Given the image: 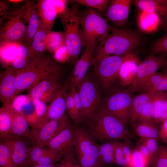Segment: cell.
<instances>
[{
  "instance_id": "cell-54",
  "label": "cell",
  "mask_w": 167,
  "mask_h": 167,
  "mask_svg": "<svg viewBox=\"0 0 167 167\" xmlns=\"http://www.w3.org/2000/svg\"><path fill=\"white\" fill-rule=\"evenodd\" d=\"M8 1H0V24H2L6 17L9 11L8 9Z\"/></svg>"
},
{
  "instance_id": "cell-2",
  "label": "cell",
  "mask_w": 167,
  "mask_h": 167,
  "mask_svg": "<svg viewBox=\"0 0 167 167\" xmlns=\"http://www.w3.org/2000/svg\"><path fill=\"white\" fill-rule=\"evenodd\" d=\"M143 39L133 30L112 27L111 32L95 49L94 64L103 58L112 55H122L140 46Z\"/></svg>"
},
{
  "instance_id": "cell-41",
  "label": "cell",
  "mask_w": 167,
  "mask_h": 167,
  "mask_svg": "<svg viewBox=\"0 0 167 167\" xmlns=\"http://www.w3.org/2000/svg\"><path fill=\"white\" fill-rule=\"evenodd\" d=\"M167 54V32L155 41L152 45L151 54Z\"/></svg>"
},
{
  "instance_id": "cell-60",
  "label": "cell",
  "mask_w": 167,
  "mask_h": 167,
  "mask_svg": "<svg viewBox=\"0 0 167 167\" xmlns=\"http://www.w3.org/2000/svg\"><path fill=\"white\" fill-rule=\"evenodd\" d=\"M163 66L165 67L166 70H167V58L166 59V62Z\"/></svg>"
},
{
  "instance_id": "cell-15",
  "label": "cell",
  "mask_w": 167,
  "mask_h": 167,
  "mask_svg": "<svg viewBox=\"0 0 167 167\" xmlns=\"http://www.w3.org/2000/svg\"><path fill=\"white\" fill-rule=\"evenodd\" d=\"M74 128L70 124L50 141L47 146L49 150L64 157L74 152Z\"/></svg>"
},
{
  "instance_id": "cell-58",
  "label": "cell",
  "mask_w": 167,
  "mask_h": 167,
  "mask_svg": "<svg viewBox=\"0 0 167 167\" xmlns=\"http://www.w3.org/2000/svg\"><path fill=\"white\" fill-rule=\"evenodd\" d=\"M56 164V163H53L48 165L34 164L29 167H54Z\"/></svg>"
},
{
  "instance_id": "cell-29",
  "label": "cell",
  "mask_w": 167,
  "mask_h": 167,
  "mask_svg": "<svg viewBox=\"0 0 167 167\" xmlns=\"http://www.w3.org/2000/svg\"><path fill=\"white\" fill-rule=\"evenodd\" d=\"M157 124L152 122L137 121L132 125L136 134L141 139L152 138L157 139L160 129Z\"/></svg>"
},
{
  "instance_id": "cell-7",
  "label": "cell",
  "mask_w": 167,
  "mask_h": 167,
  "mask_svg": "<svg viewBox=\"0 0 167 167\" xmlns=\"http://www.w3.org/2000/svg\"><path fill=\"white\" fill-rule=\"evenodd\" d=\"M27 4L9 11L0 25V42H18L25 39Z\"/></svg>"
},
{
  "instance_id": "cell-6",
  "label": "cell",
  "mask_w": 167,
  "mask_h": 167,
  "mask_svg": "<svg viewBox=\"0 0 167 167\" xmlns=\"http://www.w3.org/2000/svg\"><path fill=\"white\" fill-rule=\"evenodd\" d=\"M74 152L81 167H104L98 155V146L84 128H74Z\"/></svg>"
},
{
  "instance_id": "cell-10",
  "label": "cell",
  "mask_w": 167,
  "mask_h": 167,
  "mask_svg": "<svg viewBox=\"0 0 167 167\" xmlns=\"http://www.w3.org/2000/svg\"><path fill=\"white\" fill-rule=\"evenodd\" d=\"M127 54L107 56L95 64L96 75L103 88H108L113 84L118 77L121 66Z\"/></svg>"
},
{
  "instance_id": "cell-23",
  "label": "cell",
  "mask_w": 167,
  "mask_h": 167,
  "mask_svg": "<svg viewBox=\"0 0 167 167\" xmlns=\"http://www.w3.org/2000/svg\"><path fill=\"white\" fill-rule=\"evenodd\" d=\"M12 116V124L9 134L22 138H31V133L29 130L28 123L22 112L16 111L8 104Z\"/></svg>"
},
{
  "instance_id": "cell-8",
  "label": "cell",
  "mask_w": 167,
  "mask_h": 167,
  "mask_svg": "<svg viewBox=\"0 0 167 167\" xmlns=\"http://www.w3.org/2000/svg\"><path fill=\"white\" fill-rule=\"evenodd\" d=\"M82 106L81 122L88 124L102 105L96 84L86 75L76 87Z\"/></svg>"
},
{
  "instance_id": "cell-48",
  "label": "cell",
  "mask_w": 167,
  "mask_h": 167,
  "mask_svg": "<svg viewBox=\"0 0 167 167\" xmlns=\"http://www.w3.org/2000/svg\"><path fill=\"white\" fill-rule=\"evenodd\" d=\"M151 99L142 109L137 121L152 122Z\"/></svg>"
},
{
  "instance_id": "cell-37",
  "label": "cell",
  "mask_w": 167,
  "mask_h": 167,
  "mask_svg": "<svg viewBox=\"0 0 167 167\" xmlns=\"http://www.w3.org/2000/svg\"><path fill=\"white\" fill-rule=\"evenodd\" d=\"M49 148L44 147L33 146L29 148L28 152L27 167L36 163L49 151Z\"/></svg>"
},
{
  "instance_id": "cell-45",
  "label": "cell",
  "mask_w": 167,
  "mask_h": 167,
  "mask_svg": "<svg viewBox=\"0 0 167 167\" xmlns=\"http://www.w3.org/2000/svg\"><path fill=\"white\" fill-rule=\"evenodd\" d=\"M70 89L72 90L74 97L75 115L78 125L81 122L82 105L76 88H73Z\"/></svg>"
},
{
  "instance_id": "cell-24",
  "label": "cell",
  "mask_w": 167,
  "mask_h": 167,
  "mask_svg": "<svg viewBox=\"0 0 167 167\" xmlns=\"http://www.w3.org/2000/svg\"><path fill=\"white\" fill-rule=\"evenodd\" d=\"M132 2L141 11L157 13L167 24V0H136Z\"/></svg>"
},
{
  "instance_id": "cell-22",
  "label": "cell",
  "mask_w": 167,
  "mask_h": 167,
  "mask_svg": "<svg viewBox=\"0 0 167 167\" xmlns=\"http://www.w3.org/2000/svg\"><path fill=\"white\" fill-rule=\"evenodd\" d=\"M27 12L26 30L25 39L30 45L34 35L38 29L40 24V19L37 6L33 1H26Z\"/></svg>"
},
{
  "instance_id": "cell-32",
  "label": "cell",
  "mask_w": 167,
  "mask_h": 167,
  "mask_svg": "<svg viewBox=\"0 0 167 167\" xmlns=\"http://www.w3.org/2000/svg\"><path fill=\"white\" fill-rule=\"evenodd\" d=\"M115 141H108L98 146V155L104 166L107 165L115 164L114 155Z\"/></svg>"
},
{
  "instance_id": "cell-59",
  "label": "cell",
  "mask_w": 167,
  "mask_h": 167,
  "mask_svg": "<svg viewBox=\"0 0 167 167\" xmlns=\"http://www.w3.org/2000/svg\"><path fill=\"white\" fill-rule=\"evenodd\" d=\"M23 1V0H8V2H9L15 3H18L20 2Z\"/></svg>"
},
{
  "instance_id": "cell-34",
  "label": "cell",
  "mask_w": 167,
  "mask_h": 167,
  "mask_svg": "<svg viewBox=\"0 0 167 167\" xmlns=\"http://www.w3.org/2000/svg\"><path fill=\"white\" fill-rule=\"evenodd\" d=\"M34 107L33 112L26 117L28 124L32 128L37 122L45 114L47 106L41 101L37 99H31Z\"/></svg>"
},
{
  "instance_id": "cell-49",
  "label": "cell",
  "mask_w": 167,
  "mask_h": 167,
  "mask_svg": "<svg viewBox=\"0 0 167 167\" xmlns=\"http://www.w3.org/2000/svg\"><path fill=\"white\" fill-rule=\"evenodd\" d=\"M147 92L152 95L157 92H167V70L163 72L162 78L159 82Z\"/></svg>"
},
{
  "instance_id": "cell-11",
  "label": "cell",
  "mask_w": 167,
  "mask_h": 167,
  "mask_svg": "<svg viewBox=\"0 0 167 167\" xmlns=\"http://www.w3.org/2000/svg\"><path fill=\"white\" fill-rule=\"evenodd\" d=\"M166 54L158 56L150 54L139 63L135 80L131 85V93L142 92L143 87L148 79L157 70L163 66L166 60Z\"/></svg>"
},
{
  "instance_id": "cell-57",
  "label": "cell",
  "mask_w": 167,
  "mask_h": 167,
  "mask_svg": "<svg viewBox=\"0 0 167 167\" xmlns=\"http://www.w3.org/2000/svg\"><path fill=\"white\" fill-rule=\"evenodd\" d=\"M54 1L55 6L58 14L66 9L65 6L66 1L54 0Z\"/></svg>"
},
{
  "instance_id": "cell-35",
  "label": "cell",
  "mask_w": 167,
  "mask_h": 167,
  "mask_svg": "<svg viewBox=\"0 0 167 167\" xmlns=\"http://www.w3.org/2000/svg\"><path fill=\"white\" fill-rule=\"evenodd\" d=\"M12 124V116L8 104H4L0 109V134H9Z\"/></svg>"
},
{
  "instance_id": "cell-5",
  "label": "cell",
  "mask_w": 167,
  "mask_h": 167,
  "mask_svg": "<svg viewBox=\"0 0 167 167\" xmlns=\"http://www.w3.org/2000/svg\"><path fill=\"white\" fill-rule=\"evenodd\" d=\"M81 15L76 5L66 8L58 14L64 30L65 44L69 51L70 60L75 64L79 59L82 47Z\"/></svg>"
},
{
  "instance_id": "cell-19",
  "label": "cell",
  "mask_w": 167,
  "mask_h": 167,
  "mask_svg": "<svg viewBox=\"0 0 167 167\" xmlns=\"http://www.w3.org/2000/svg\"><path fill=\"white\" fill-rule=\"evenodd\" d=\"M17 72L11 67L0 73V99L3 105L11 103L16 95Z\"/></svg>"
},
{
  "instance_id": "cell-52",
  "label": "cell",
  "mask_w": 167,
  "mask_h": 167,
  "mask_svg": "<svg viewBox=\"0 0 167 167\" xmlns=\"http://www.w3.org/2000/svg\"><path fill=\"white\" fill-rule=\"evenodd\" d=\"M163 73L156 72L153 74L148 79L145 84L143 89L142 92L148 91L151 88L156 86L161 79Z\"/></svg>"
},
{
  "instance_id": "cell-27",
  "label": "cell",
  "mask_w": 167,
  "mask_h": 167,
  "mask_svg": "<svg viewBox=\"0 0 167 167\" xmlns=\"http://www.w3.org/2000/svg\"><path fill=\"white\" fill-rule=\"evenodd\" d=\"M161 22L160 15L156 12L141 11L138 17V23L140 30L145 32L156 30Z\"/></svg>"
},
{
  "instance_id": "cell-62",
  "label": "cell",
  "mask_w": 167,
  "mask_h": 167,
  "mask_svg": "<svg viewBox=\"0 0 167 167\" xmlns=\"http://www.w3.org/2000/svg\"><path fill=\"white\" fill-rule=\"evenodd\" d=\"M145 167H151V166H146Z\"/></svg>"
},
{
  "instance_id": "cell-28",
  "label": "cell",
  "mask_w": 167,
  "mask_h": 167,
  "mask_svg": "<svg viewBox=\"0 0 167 167\" xmlns=\"http://www.w3.org/2000/svg\"><path fill=\"white\" fill-rule=\"evenodd\" d=\"M167 99V92H157L154 93L151 98L152 122L161 123L165 105Z\"/></svg>"
},
{
  "instance_id": "cell-42",
  "label": "cell",
  "mask_w": 167,
  "mask_h": 167,
  "mask_svg": "<svg viewBox=\"0 0 167 167\" xmlns=\"http://www.w3.org/2000/svg\"><path fill=\"white\" fill-rule=\"evenodd\" d=\"M122 142L115 141L114 155L115 164L122 167H127V163L122 147Z\"/></svg>"
},
{
  "instance_id": "cell-43",
  "label": "cell",
  "mask_w": 167,
  "mask_h": 167,
  "mask_svg": "<svg viewBox=\"0 0 167 167\" xmlns=\"http://www.w3.org/2000/svg\"><path fill=\"white\" fill-rule=\"evenodd\" d=\"M66 110L70 118L75 125H77L75 115L74 97L71 89L67 94L66 99Z\"/></svg>"
},
{
  "instance_id": "cell-47",
  "label": "cell",
  "mask_w": 167,
  "mask_h": 167,
  "mask_svg": "<svg viewBox=\"0 0 167 167\" xmlns=\"http://www.w3.org/2000/svg\"><path fill=\"white\" fill-rule=\"evenodd\" d=\"M29 98V96L21 95L16 96L11 103V106L16 111L22 112L24 106Z\"/></svg>"
},
{
  "instance_id": "cell-9",
  "label": "cell",
  "mask_w": 167,
  "mask_h": 167,
  "mask_svg": "<svg viewBox=\"0 0 167 167\" xmlns=\"http://www.w3.org/2000/svg\"><path fill=\"white\" fill-rule=\"evenodd\" d=\"M130 91L120 89L110 94L102 104L110 113L126 125L130 121V109L132 97Z\"/></svg>"
},
{
  "instance_id": "cell-30",
  "label": "cell",
  "mask_w": 167,
  "mask_h": 167,
  "mask_svg": "<svg viewBox=\"0 0 167 167\" xmlns=\"http://www.w3.org/2000/svg\"><path fill=\"white\" fill-rule=\"evenodd\" d=\"M41 24L34 36L30 45V51L33 58L44 53L45 50V40L49 32Z\"/></svg>"
},
{
  "instance_id": "cell-12",
  "label": "cell",
  "mask_w": 167,
  "mask_h": 167,
  "mask_svg": "<svg viewBox=\"0 0 167 167\" xmlns=\"http://www.w3.org/2000/svg\"><path fill=\"white\" fill-rule=\"evenodd\" d=\"M70 89L68 81L61 86L47 106L45 114L37 122L32 129L39 128L50 121L60 120L64 116L66 110V95Z\"/></svg>"
},
{
  "instance_id": "cell-38",
  "label": "cell",
  "mask_w": 167,
  "mask_h": 167,
  "mask_svg": "<svg viewBox=\"0 0 167 167\" xmlns=\"http://www.w3.org/2000/svg\"><path fill=\"white\" fill-rule=\"evenodd\" d=\"M108 0H75L73 1L87 7L96 9L100 13L105 14L109 2Z\"/></svg>"
},
{
  "instance_id": "cell-20",
  "label": "cell",
  "mask_w": 167,
  "mask_h": 167,
  "mask_svg": "<svg viewBox=\"0 0 167 167\" xmlns=\"http://www.w3.org/2000/svg\"><path fill=\"white\" fill-rule=\"evenodd\" d=\"M140 62L139 58L135 54L129 53L127 54L121 66L118 76L122 85L132 84Z\"/></svg>"
},
{
  "instance_id": "cell-1",
  "label": "cell",
  "mask_w": 167,
  "mask_h": 167,
  "mask_svg": "<svg viewBox=\"0 0 167 167\" xmlns=\"http://www.w3.org/2000/svg\"><path fill=\"white\" fill-rule=\"evenodd\" d=\"M62 71L61 66L53 58L44 53L34 58L26 67L17 72L16 96L42 80H59Z\"/></svg>"
},
{
  "instance_id": "cell-44",
  "label": "cell",
  "mask_w": 167,
  "mask_h": 167,
  "mask_svg": "<svg viewBox=\"0 0 167 167\" xmlns=\"http://www.w3.org/2000/svg\"><path fill=\"white\" fill-rule=\"evenodd\" d=\"M63 157H64L62 156L49 149L47 153L34 164L48 165L56 163L57 162L60 161Z\"/></svg>"
},
{
  "instance_id": "cell-63",
  "label": "cell",
  "mask_w": 167,
  "mask_h": 167,
  "mask_svg": "<svg viewBox=\"0 0 167 167\" xmlns=\"http://www.w3.org/2000/svg\"></svg>"
},
{
  "instance_id": "cell-13",
  "label": "cell",
  "mask_w": 167,
  "mask_h": 167,
  "mask_svg": "<svg viewBox=\"0 0 167 167\" xmlns=\"http://www.w3.org/2000/svg\"><path fill=\"white\" fill-rule=\"evenodd\" d=\"M70 124L65 114L60 120L49 121L39 128L33 129L31 142L33 146H47L54 136Z\"/></svg>"
},
{
  "instance_id": "cell-26",
  "label": "cell",
  "mask_w": 167,
  "mask_h": 167,
  "mask_svg": "<svg viewBox=\"0 0 167 167\" xmlns=\"http://www.w3.org/2000/svg\"><path fill=\"white\" fill-rule=\"evenodd\" d=\"M152 96V95L146 92L132 97L130 109V120L131 125L137 121L141 111Z\"/></svg>"
},
{
  "instance_id": "cell-18",
  "label": "cell",
  "mask_w": 167,
  "mask_h": 167,
  "mask_svg": "<svg viewBox=\"0 0 167 167\" xmlns=\"http://www.w3.org/2000/svg\"><path fill=\"white\" fill-rule=\"evenodd\" d=\"M61 86L59 79H45L29 89L28 95L31 99H37L47 104L52 100Z\"/></svg>"
},
{
  "instance_id": "cell-3",
  "label": "cell",
  "mask_w": 167,
  "mask_h": 167,
  "mask_svg": "<svg viewBox=\"0 0 167 167\" xmlns=\"http://www.w3.org/2000/svg\"><path fill=\"white\" fill-rule=\"evenodd\" d=\"M88 124L87 131L88 133L102 143L119 139L128 140L130 137L125 125L102 104Z\"/></svg>"
},
{
  "instance_id": "cell-53",
  "label": "cell",
  "mask_w": 167,
  "mask_h": 167,
  "mask_svg": "<svg viewBox=\"0 0 167 167\" xmlns=\"http://www.w3.org/2000/svg\"><path fill=\"white\" fill-rule=\"evenodd\" d=\"M161 123L159 131V137L167 145V119Z\"/></svg>"
},
{
  "instance_id": "cell-55",
  "label": "cell",
  "mask_w": 167,
  "mask_h": 167,
  "mask_svg": "<svg viewBox=\"0 0 167 167\" xmlns=\"http://www.w3.org/2000/svg\"><path fill=\"white\" fill-rule=\"evenodd\" d=\"M141 154L148 161L150 165L152 161V156L147 147L143 143L141 142L137 148Z\"/></svg>"
},
{
  "instance_id": "cell-17",
  "label": "cell",
  "mask_w": 167,
  "mask_h": 167,
  "mask_svg": "<svg viewBox=\"0 0 167 167\" xmlns=\"http://www.w3.org/2000/svg\"><path fill=\"white\" fill-rule=\"evenodd\" d=\"M133 0H112L106 12V20L117 27L123 28L127 23L130 6Z\"/></svg>"
},
{
  "instance_id": "cell-56",
  "label": "cell",
  "mask_w": 167,
  "mask_h": 167,
  "mask_svg": "<svg viewBox=\"0 0 167 167\" xmlns=\"http://www.w3.org/2000/svg\"><path fill=\"white\" fill-rule=\"evenodd\" d=\"M128 140H125L124 142H122V149L127 163V166L130 161L132 151L128 142Z\"/></svg>"
},
{
  "instance_id": "cell-33",
  "label": "cell",
  "mask_w": 167,
  "mask_h": 167,
  "mask_svg": "<svg viewBox=\"0 0 167 167\" xmlns=\"http://www.w3.org/2000/svg\"><path fill=\"white\" fill-rule=\"evenodd\" d=\"M65 43L63 33L49 31L45 40V50L54 53Z\"/></svg>"
},
{
  "instance_id": "cell-21",
  "label": "cell",
  "mask_w": 167,
  "mask_h": 167,
  "mask_svg": "<svg viewBox=\"0 0 167 167\" xmlns=\"http://www.w3.org/2000/svg\"><path fill=\"white\" fill-rule=\"evenodd\" d=\"M37 6L40 23L49 31H51L58 14L54 0H38Z\"/></svg>"
},
{
  "instance_id": "cell-16",
  "label": "cell",
  "mask_w": 167,
  "mask_h": 167,
  "mask_svg": "<svg viewBox=\"0 0 167 167\" xmlns=\"http://www.w3.org/2000/svg\"><path fill=\"white\" fill-rule=\"evenodd\" d=\"M95 49L84 48L80 58L75 64L68 82L70 89L76 87L86 75L89 66L94 64Z\"/></svg>"
},
{
  "instance_id": "cell-50",
  "label": "cell",
  "mask_w": 167,
  "mask_h": 167,
  "mask_svg": "<svg viewBox=\"0 0 167 167\" xmlns=\"http://www.w3.org/2000/svg\"><path fill=\"white\" fill-rule=\"evenodd\" d=\"M75 156V152L67 155L56 164L54 167H72L77 164Z\"/></svg>"
},
{
  "instance_id": "cell-51",
  "label": "cell",
  "mask_w": 167,
  "mask_h": 167,
  "mask_svg": "<svg viewBox=\"0 0 167 167\" xmlns=\"http://www.w3.org/2000/svg\"><path fill=\"white\" fill-rule=\"evenodd\" d=\"M140 142L144 144L148 148L151 154L152 160L158 148L157 139L152 138L141 139Z\"/></svg>"
},
{
  "instance_id": "cell-36",
  "label": "cell",
  "mask_w": 167,
  "mask_h": 167,
  "mask_svg": "<svg viewBox=\"0 0 167 167\" xmlns=\"http://www.w3.org/2000/svg\"><path fill=\"white\" fill-rule=\"evenodd\" d=\"M150 166L152 167H167V145H159Z\"/></svg>"
},
{
  "instance_id": "cell-31",
  "label": "cell",
  "mask_w": 167,
  "mask_h": 167,
  "mask_svg": "<svg viewBox=\"0 0 167 167\" xmlns=\"http://www.w3.org/2000/svg\"><path fill=\"white\" fill-rule=\"evenodd\" d=\"M20 42H0L1 60L3 64L11 66L16 57Z\"/></svg>"
},
{
  "instance_id": "cell-46",
  "label": "cell",
  "mask_w": 167,
  "mask_h": 167,
  "mask_svg": "<svg viewBox=\"0 0 167 167\" xmlns=\"http://www.w3.org/2000/svg\"><path fill=\"white\" fill-rule=\"evenodd\" d=\"M55 61L63 62L70 59V55L67 48L65 43L54 53Z\"/></svg>"
},
{
  "instance_id": "cell-61",
  "label": "cell",
  "mask_w": 167,
  "mask_h": 167,
  "mask_svg": "<svg viewBox=\"0 0 167 167\" xmlns=\"http://www.w3.org/2000/svg\"><path fill=\"white\" fill-rule=\"evenodd\" d=\"M72 167H81L80 166H79L78 164H76L74 166H73Z\"/></svg>"
},
{
  "instance_id": "cell-25",
  "label": "cell",
  "mask_w": 167,
  "mask_h": 167,
  "mask_svg": "<svg viewBox=\"0 0 167 167\" xmlns=\"http://www.w3.org/2000/svg\"><path fill=\"white\" fill-rule=\"evenodd\" d=\"M33 59L30 45L24 40L20 41L16 57L11 67L18 72L26 67Z\"/></svg>"
},
{
  "instance_id": "cell-14",
  "label": "cell",
  "mask_w": 167,
  "mask_h": 167,
  "mask_svg": "<svg viewBox=\"0 0 167 167\" xmlns=\"http://www.w3.org/2000/svg\"><path fill=\"white\" fill-rule=\"evenodd\" d=\"M23 138L9 134H0V141L7 147L17 167H27L29 148Z\"/></svg>"
},
{
  "instance_id": "cell-4",
  "label": "cell",
  "mask_w": 167,
  "mask_h": 167,
  "mask_svg": "<svg viewBox=\"0 0 167 167\" xmlns=\"http://www.w3.org/2000/svg\"><path fill=\"white\" fill-rule=\"evenodd\" d=\"M81 41L84 48L95 49L109 34L112 27L99 13L91 8L81 15Z\"/></svg>"
},
{
  "instance_id": "cell-39",
  "label": "cell",
  "mask_w": 167,
  "mask_h": 167,
  "mask_svg": "<svg viewBox=\"0 0 167 167\" xmlns=\"http://www.w3.org/2000/svg\"><path fill=\"white\" fill-rule=\"evenodd\" d=\"M150 166L149 162L137 148L132 151L130 161L127 167H145Z\"/></svg>"
},
{
  "instance_id": "cell-40",
  "label": "cell",
  "mask_w": 167,
  "mask_h": 167,
  "mask_svg": "<svg viewBox=\"0 0 167 167\" xmlns=\"http://www.w3.org/2000/svg\"><path fill=\"white\" fill-rule=\"evenodd\" d=\"M0 167H17L13 161L9 150L0 141Z\"/></svg>"
}]
</instances>
